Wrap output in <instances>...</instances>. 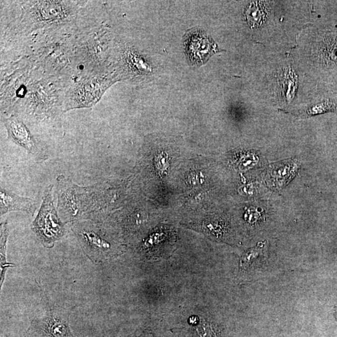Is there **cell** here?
<instances>
[{
  "mask_svg": "<svg viewBox=\"0 0 337 337\" xmlns=\"http://www.w3.org/2000/svg\"><path fill=\"white\" fill-rule=\"evenodd\" d=\"M40 314L31 320L30 327L21 337H75L70 329L69 318L73 307L65 308L50 304Z\"/></svg>",
  "mask_w": 337,
  "mask_h": 337,
  "instance_id": "obj_1",
  "label": "cell"
},
{
  "mask_svg": "<svg viewBox=\"0 0 337 337\" xmlns=\"http://www.w3.org/2000/svg\"><path fill=\"white\" fill-rule=\"evenodd\" d=\"M53 188V185L46 188L38 214L33 222V231L43 246L48 248L53 247L65 234L64 226L55 207Z\"/></svg>",
  "mask_w": 337,
  "mask_h": 337,
  "instance_id": "obj_2",
  "label": "cell"
},
{
  "mask_svg": "<svg viewBox=\"0 0 337 337\" xmlns=\"http://www.w3.org/2000/svg\"><path fill=\"white\" fill-rule=\"evenodd\" d=\"M26 16L36 26H49L67 22L74 16L75 9L70 1L28 2Z\"/></svg>",
  "mask_w": 337,
  "mask_h": 337,
  "instance_id": "obj_3",
  "label": "cell"
},
{
  "mask_svg": "<svg viewBox=\"0 0 337 337\" xmlns=\"http://www.w3.org/2000/svg\"><path fill=\"white\" fill-rule=\"evenodd\" d=\"M108 83L106 80L99 77L79 82L70 93L66 111L93 107L103 96Z\"/></svg>",
  "mask_w": 337,
  "mask_h": 337,
  "instance_id": "obj_4",
  "label": "cell"
},
{
  "mask_svg": "<svg viewBox=\"0 0 337 337\" xmlns=\"http://www.w3.org/2000/svg\"><path fill=\"white\" fill-rule=\"evenodd\" d=\"M1 121L5 126L9 140L25 149L38 161H45L48 158L47 152L41 149L37 140L22 120L11 116L3 118Z\"/></svg>",
  "mask_w": 337,
  "mask_h": 337,
  "instance_id": "obj_5",
  "label": "cell"
},
{
  "mask_svg": "<svg viewBox=\"0 0 337 337\" xmlns=\"http://www.w3.org/2000/svg\"><path fill=\"white\" fill-rule=\"evenodd\" d=\"M0 202L1 216L12 211H21L33 214L36 208L35 201L9 192L2 187L0 189Z\"/></svg>",
  "mask_w": 337,
  "mask_h": 337,
  "instance_id": "obj_6",
  "label": "cell"
},
{
  "mask_svg": "<svg viewBox=\"0 0 337 337\" xmlns=\"http://www.w3.org/2000/svg\"><path fill=\"white\" fill-rule=\"evenodd\" d=\"M245 15L251 27H258L265 21L266 12L265 6L261 2H253L245 12Z\"/></svg>",
  "mask_w": 337,
  "mask_h": 337,
  "instance_id": "obj_7",
  "label": "cell"
},
{
  "mask_svg": "<svg viewBox=\"0 0 337 337\" xmlns=\"http://www.w3.org/2000/svg\"><path fill=\"white\" fill-rule=\"evenodd\" d=\"M264 243H259L255 247L250 249L242 256L240 266L244 269L251 268L257 263H260L264 259Z\"/></svg>",
  "mask_w": 337,
  "mask_h": 337,
  "instance_id": "obj_8",
  "label": "cell"
},
{
  "mask_svg": "<svg viewBox=\"0 0 337 337\" xmlns=\"http://www.w3.org/2000/svg\"><path fill=\"white\" fill-rule=\"evenodd\" d=\"M281 82L283 95L288 101L292 100L297 86L296 77L292 69L287 68L282 72Z\"/></svg>",
  "mask_w": 337,
  "mask_h": 337,
  "instance_id": "obj_9",
  "label": "cell"
},
{
  "mask_svg": "<svg viewBox=\"0 0 337 337\" xmlns=\"http://www.w3.org/2000/svg\"><path fill=\"white\" fill-rule=\"evenodd\" d=\"M322 48V59L327 63H337V35L329 37Z\"/></svg>",
  "mask_w": 337,
  "mask_h": 337,
  "instance_id": "obj_10",
  "label": "cell"
},
{
  "mask_svg": "<svg viewBox=\"0 0 337 337\" xmlns=\"http://www.w3.org/2000/svg\"><path fill=\"white\" fill-rule=\"evenodd\" d=\"M126 62L129 69L133 71H136L139 73L147 71L148 70L146 63L141 57L132 51L126 52Z\"/></svg>",
  "mask_w": 337,
  "mask_h": 337,
  "instance_id": "obj_11",
  "label": "cell"
},
{
  "mask_svg": "<svg viewBox=\"0 0 337 337\" xmlns=\"http://www.w3.org/2000/svg\"><path fill=\"white\" fill-rule=\"evenodd\" d=\"M8 229L7 227V223H4L1 225V282L4 280V272H5V269L8 268L7 265L6 261V249L7 241H8Z\"/></svg>",
  "mask_w": 337,
  "mask_h": 337,
  "instance_id": "obj_12",
  "label": "cell"
},
{
  "mask_svg": "<svg viewBox=\"0 0 337 337\" xmlns=\"http://www.w3.org/2000/svg\"><path fill=\"white\" fill-rule=\"evenodd\" d=\"M155 164L159 174H164L169 168V161L167 155L164 152L157 155L155 159Z\"/></svg>",
  "mask_w": 337,
  "mask_h": 337,
  "instance_id": "obj_13",
  "label": "cell"
}]
</instances>
